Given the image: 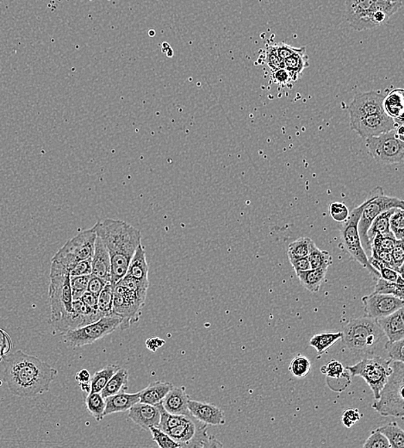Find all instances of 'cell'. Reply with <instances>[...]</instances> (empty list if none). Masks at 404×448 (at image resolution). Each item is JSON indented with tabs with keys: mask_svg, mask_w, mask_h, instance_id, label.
I'll list each match as a JSON object with an SVG mask.
<instances>
[{
	"mask_svg": "<svg viewBox=\"0 0 404 448\" xmlns=\"http://www.w3.org/2000/svg\"><path fill=\"white\" fill-rule=\"evenodd\" d=\"M57 374V370L47 363L22 351L5 359V382L10 392L20 398H34L49 392Z\"/></svg>",
	"mask_w": 404,
	"mask_h": 448,
	"instance_id": "obj_1",
	"label": "cell"
},
{
	"mask_svg": "<svg viewBox=\"0 0 404 448\" xmlns=\"http://www.w3.org/2000/svg\"><path fill=\"white\" fill-rule=\"evenodd\" d=\"M93 228L110 254L111 282L115 286L126 274L132 257L142 244V234L124 221L111 219L98 221Z\"/></svg>",
	"mask_w": 404,
	"mask_h": 448,
	"instance_id": "obj_2",
	"label": "cell"
},
{
	"mask_svg": "<svg viewBox=\"0 0 404 448\" xmlns=\"http://www.w3.org/2000/svg\"><path fill=\"white\" fill-rule=\"evenodd\" d=\"M52 326L63 320L73 309L69 269L63 264L52 260L49 290Z\"/></svg>",
	"mask_w": 404,
	"mask_h": 448,
	"instance_id": "obj_3",
	"label": "cell"
},
{
	"mask_svg": "<svg viewBox=\"0 0 404 448\" xmlns=\"http://www.w3.org/2000/svg\"><path fill=\"white\" fill-rule=\"evenodd\" d=\"M385 336L375 319L359 317L343 328L342 340L352 352L372 354Z\"/></svg>",
	"mask_w": 404,
	"mask_h": 448,
	"instance_id": "obj_4",
	"label": "cell"
},
{
	"mask_svg": "<svg viewBox=\"0 0 404 448\" xmlns=\"http://www.w3.org/2000/svg\"><path fill=\"white\" fill-rule=\"evenodd\" d=\"M392 372L380 392L379 399L372 403V409L383 416L399 417L404 415V364L392 362Z\"/></svg>",
	"mask_w": 404,
	"mask_h": 448,
	"instance_id": "obj_5",
	"label": "cell"
},
{
	"mask_svg": "<svg viewBox=\"0 0 404 448\" xmlns=\"http://www.w3.org/2000/svg\"><path fill=\"white\" fill-rule=\"evenodd\" d=\"M368 199V201L363 209L359 221L358 229L363 249L369 258L371 256L372 245L368 239V232L373 220L386 210L393 208L403 209L404 203L402 199L385 195L381 186H377L373 189Z\"/></svg>",
	"mask_w": 404,
	"mask_h": 448,
	"instance_id": "obj_6",
	"label": "cell"
},
{
	"mask_svg": "<svg viewBox=\"0 0 404 448\" xmlns=\"http://www.w3.org/2000/svg\"><path fill=\"white\" fill-rule=\"evenodd\" d=\"M368 199H366L361 205L356 207L349 214L348 220L342 223L341 229V237L342 247L348 251V253L357 260L363 267L371 273L374 280L380 278L378 271L375 270L369 263L368 256H366L364 249H363L361 236H359L358 225L359 221L361 219L363 209H364Z\"/></svg>",
	"mask_w": 404,
	"mask_h": 448,
	"instance_id": "obj_7",
	"label": "cell"
},
{
	"mask_svg": "<svg viewBox=\"0 0 404 448\" xmlns=\"http://www.w3.org/2000/svg\"><path fill=\"white\" fill-rule=\"evenodd\" d=\"M147 295L120 284L114 286L113 314L122 318V331L139 321Z\"/></svg>",
	"mask_w": 404,
	"mask_h": 448,
	"instance_id": "obj_8",
	"label": "cell"
},
{
	"mask_svg": "<svg viewBox=\"0 0 404 448\" xmlns=\"http://www.w3.org/2000/svg\"><path fill=\"white\" fill-rule=\"evenodd\" d=\"M121 324L122 318L118 315H106L90 324L64 333V340L72 347H84L112 334L115 329L120 328Z\"/></svg>",
	"mask_w": 404,
	"mask_h": 448,
	"instance_id": "obj_9",
	"label": "cell"
},
{
	"mask_svg": "<svg viewBox=\"0 0 404 448\" xmlns=\"http://www.w3.org/2000/svg\"><path fill=\"white\" fill-rule=\"evenodd\" d=\"M392 361L378 356L372 359H363L355 366H346V369L350 373L351 378L359 376L365 379L372 389L375 400H378L380 392L392 374Z\"/></svg>",
	"mask_w": 404,
	"mask_h": 448,
	"instance_id": "obj_10",
	"label": "cell"
},
{
	"mask_svg": "<svg viewBox=\"0 0 404 448\" xmlns=\"http://www.w3.org/2000/svg\"><path fill=\"white\" fill-rule=\"evenodd\" d=\"M96 238L97 234L93 228L84 230L67 240L65 245L53 257L52 260L63 264L69 269L70 266L78 261L91 259Z\"/></svg>",
	"mask_w": 404,
	"mask_h": 448,
	"instance_id": "obj_11",
	"label": "cell"
},
{
	"mask_svg": "<svg viewBox=\"0 0 404 448\" xmlns=\"http://www.w3.org/2000/svg\"><path fill=\"white\" fill-rule=\"evenodd\" d=\"M366 147L373 159L381 164L392 165L401 163L404 157V144L396 134L395 130L386 132L378 137L366 138Z\"/></svg>",
	"mask_w": 404,
	"mask_h": 448,
	"instance_id": "obj_12",
	"label": "cell"
},
{
	"mask_svg": "<svg viewBox=\"0 0 404 448\" xmlns=\"http://www.w3.org/2000/svg\"><path fill=\"white\" fill-rule=\"evenodd\" d=\"M383 98L385 95L375 91L356 94L348 107L351 126L362 118L383 111Z\"/></svg>",
	"mask_w": 404,
	"mask_h": 448,
	"instance_id": "obj_13",
	"label": "cell"
},
{
	"mask_svg": "<svg viewBox=\"0 0 404 448\" xmlns=\"http://www.w3.org/2000/svg\"><path fill=\"white\" fill-rule=\"evenodd\" d=\"M364 311L368 317L379 320L404 306L403 300L392 295L373 293L362 298Z\"/></svg>",
	"mask_w": 404,
	"mask_h": 448,
	"instance_id": "obj_14",
	"label": "cell"
},
{
	"mask_svg": "<svg viewBox=\"0 0 404 448\" xmlns=\"http://www.w3.org/2000/svg\"><path fill=\"white\" fill-rule=\"evenodd\" d=\"M395 126V120L389 117L385 111H381L362 118L352 125L351 128L359 137L366 139L386 133L394 130Z\"/></svg>",
	"mask_w": 404,
	"mask_h": 448,
	"instance_id": "obj_15",
	"label": "cell"
},
{
	"mask_svg": "<svg viewBox=\"0 0 404 448\" xmlns=\"http://www.w3.org/2000/svg\"><path fill=\"white\" fill-rule=\"evenodd\" d=\"M188 409L194 418L207 425L222 426L226 423L225 414L212 403L190 399Z\"/></svg>",
	"mask_w": 404,
	"mask_h": 448,
	"instance_id": "obj_16",
	"label": "cell"
},
{
	"mask_svg": "<svg viewBox=\"0 0 404 448\" xmlns=\"http://www.w3.org/2000/svg\"><path fill=\"white\" fill-rule=\"evenodd\" d=\"M128 418L142 429L149 430L150 427L159 425L158 407L139 402L128 410Z\"/></svg>",
	"mask_w": 404,
	"mask_h": 448,
	"instance_id": "obj_17",
	"label": "cell"
},
{
	"mask_svg": "<svg viewBox=\"0 0 404 448\" xmlns=\"http://www.w3.org/2000/svg\"><path fill=\"white\" fill-rule=\"evenodd\" d=\"M111 270L110 254L107 247L97 236L93 257H91V274L111 282Z\"/></svg>",
	"mask_w": 404,
	"mask_h": 448,
	"instance_id": "obj_18",
	"label": "cell"
},
{
	"mask_svg": "<svg viewBox=\"0 0 404 448\" xmlns=\"http://www.w3.org/2000/svg\"><path fill=\"white\" fill-rule=\"evenodd\" d=\"M190 396L185 386H172L163 399L162 405L166 412L175 415L192 416L189 412Z\"/></svg>",
	"mask_w": 404,
	"mask_h": 448,
	"instance_id": "obj_19",
	"label": "cell"
},
{
	"mask_svg": "<svg viewBox=\"0 0 404 448\" xmlns=\"http://www.w3.org/2000/svg\"><path fill=\"white\" fill-rule=\"evenodd\" d=\"M378 322L383 334L392 342L404 339V309L401 308Z\"/></svg>",
	"mask_w": 404,
	"mask_h": 448,
	"instance_id": "obj_20",
	"label": "cell"
},
{
	"mask_svg": "<svg viewBox=\"0 0 404 448\" xmlns=\"http://www.w3.org/2000/svg\"><path fill=\"white\" fill-rule=\"evenodd\" d=\"M127 276L133 278L142 286L149 287L148 280V265L146 258L145 247L140 244L137 251L132 257L130 265H128L126 274Z\"/></svg>",
	"mask_w": 404,
	"mask_h": 448,
	"instance_id": "obj_21",
	"label": "cell"
},
{
	"mask_svg": "<svg viewBox=\"0 0 404 448\" xmlns=\"http://www.w3.org/2000/svg\"><path fill=\"white\" fill-rule=\"evenodd\" d=\"M139 402H140V392L137 393L122 392L108 396L105 399L104 416L111 414L128 412L132 406Z\"/></svg>",
	"mask_w": 404,
	"mask_h": 448,
	"instance_id": "obj_22",
	"label": "cell"
},
{
	"mask_svg": "<svg viewBox=\"0 0 404 448\" xmlns=\"http://www.w3.org/2000/svg\"><path fill=\"white\" fill-rule=\"evenodd\" d=\"M376 0H346V18L352 28L357 30L371 12Z\"/></svg>",
	"mask_w": 404,
	"mask_h": 448,
	"instance_id": "obj_23",
	"label": "cell"
},
{
	"mask_svg": "<svg viewBox=\"0 0 404 448\" xmlns=\"http://www.w3.org/2000/svg\"><path fill=\"white\" fill-rule=\"evenodd\" d=\"M172 383L164 381L152 382L150 385L146 387L140 392V402L148 403V405H157L162 403L163 399L172 388Z\"/></svg>",
	"mask_w": 404,
	"mask_h": 448,
	"instance_id": "obj_24",
	"label": "cell"
},
{
	"mask_svg": "<svg viewBox=\"0 0 404 448\" xmlns=\"http://www.w3.org/2000/svg\"><path fill=\"white\" fill-rule=\"evenodd\" d=\"M383 111L389 117L395 120H403L404 112V91L403 89H394L385 96L383 101Z\"/></svg>",
	"mask_w": 404,
	"mask_h": 448,
	"instance_id": "obj_25",
	"label": "cell"
},
{
	"mask_svg": "<svg viewBox=\"0 0 404 448\" xmlns=\"http://www.w3.org/2000/svg\"><path fill=\"white\" fill-rule=\"evenodd\" d=\"M284 69H287L291 74L293 81L300 79V77L305 69L310 66L308 57L306 54L305 47H300L298 52L291 54L288 58L284 60Z\"/></svg>",
	"mask_w": 404,
	"mask_h": 448,
	"instance_id": "obj_26",
	"label": "cell"
},
{
	"mask_svg": "<svg viewBox=\"0 0 404 448\" xmlns=\"http://www.w3.org/2000/svg\"><path fill=\"white\" fill-rule=\"evenodd\" d=\"M128 388V372L124 368H120L109 380L106 385L102 390L101 395L104 399L117 394L122 392H126Z\"/></svg>",
	"mask_w": 404,
	"mask_h": 448,
	"instance_id": "obj_27",
	"label": "cell"
},
{
	"mask_svg": "<svg viewBox=\"0 0 404 448\" xmlns=\"http://www.w3.org/2000/svg\"><path fill=\"white\" fill-rule=\"evenodd\" d=\"M327 271L328 269H324V268L311 269L302 271V273L297 274V277L300 278V283L305 289L312 293H317L320 290L322 283L324 282Z\"/></svg>",
	"mask_w": 404,
	"mask_h": 448,
	"instance_id": "obj_28",
	"label": "cell"
},
{
	"mask_svg": "<svg viewBox=\"0 0 404 448\" xmlns=\"http://www.w3.org/2000/svg\"><path fill=\"white\" fill-rule=\"evenodd\" d=\"M341 331H324L314 335L311 339L310 345L317 350L319 355H322L336 342L341 340Z\"/></svg>",
	"mask_w": 404,
	"mask_h": 448,
	"instance_id": "obj_29",
	"label": "cell"
},
{
	"mask_svg": "<svg viewBox=\"0 0 404 448\" xmlns=\"http://www.w3.org/2000/svg\"><path fill=\"white\" fill-rule=\"evenodd\" d=\"M395 209L396 208H393L386 210V212L379 214V215L373 220V222L372 223L371 226H370L368 232V236L370 243H372V240L376 236L393 235L390 229V217L392 215Z\"/></svg>",
	"mask_w": 404,
	"mask_h": 448,
	"instance_id": "obj_30",
	"label": "cell"
},
{
	"mask_svg": "<svg viewBox=\"0 0 404 448\" xmlns=\"http://www.w3.org/2000/svg\"><path fill=\"white\" fill-rule=\"evenodd\" d=\"M307 258L310 261L311 269H320V268L328 269L333 264V258L328 251L319 249L312 240Z\"/></svg>",
	"mask_w": 404,
	"mask_h": 448,
	"instance_id": "obj_31",
	"label": "cell"
},
{
	"mask_svg": "<svg viewBox=\"0 0 404 448\" xmlns=\"http://www.w3.org/2000/svg\"><path fill=\"white\" fill-rule=\"evenodd\" d=\"M120 368V366L109 364L104 368L94 373L91 378V392H101L102 390L106 385L109 380L114 375V373Z\"/></svg>",
	"mask_w": 404,
	"mask_h": 448,
	"instance_id": "obj_32",
	"label": "cell"
},
{
	"mask_svg": "<svg viewBox=\"0 0 404 448\" xmlns=\"http://www.w3.org/2000/svg\"><path fill=\"white\" fill-rule=\"evenodd\" d=\"M85 405L90 415L93 416L97 422H101L104 417L105 399L100 392H91L84 399Z\"/></svg>",
	"mask_w": 404,
	"mask_h": 448,
	"instance_id": "obj_33",
	"label": "cell"
},
{
	"mask_svg": "<svg viewBox=\"0 0 404 448\" xmlns=\"http://www.w3.org/2000/svg\"><path fill=\"white\" fill-rule=\"evenodd\" d=\"M383 434L388 440L392 448L404 447V432L401 429L399 423L396 422L389 423L385 426L376 429Z\"/></svg>",
	"mask_w": 404,
	"mask_h": 448,
	"instance_id": "obj_34",
	"label": "cell"
},
{
	"mask_svg": "<svg viewBox=\"0 0 404 448\" xmlns=\"http://www.w3.org/2000/svg\"><path fill=\"white\" fill-rule=\"evenodd\" d=\"M113 298L114 284L109 282L98 295V311L103 317L113 314Z\"/></svg>",
	"mask_w": 404,
	"mask_h": 448,
	"instance_id": "obj_35",
	"label": "cell"
},
{
	"mask_svg": "<svg viewBox=\"0 0 404 448\" xmlns=\"http://www.w3.org/2000/svg\"><path fill=\"white\" fill-rule=\"evenodd\" d=\"M288 369L296 378H304L311 372V362L306 356L300 355L293 359Z\"/></svg>",
	"mask_w": 404,
	"mask_h": 448,
	"instance_id": "obj_36",
	"label": "cell"
},
{
	"mask_svg": "<svg viewBox=\"0 0 404 448\" xmlns=\"http://www.w3.org/2000/svg\"><path fill=\"white\" fill-rule=\"evenodd\" d=\"M403 284L390 282V281L379 278L377 280L374 293L392 295L394 297L403 300Z\"/></svg>",
	"mask_w": 404,
	"mask_h": 448,
	"instance_id": "obj_37",
	"label": "cell"
},
{
	"mask_svg": "<svg viewBox=\"0 0 404 448\" xmlns=\"http://www.w3.org/2000/svg\"><path fill=\"white\" fill-rule=\"evenodd\" d=\"M321 372L327 376L329 379H351L350 373L341 362L337 361L328 362L327 365L322 366Z\"/></svg>",
	"mask_w": 404,
	"mask_h": 448,
	"instance_id": "obj_38",
	"label": "cell"
},
{
	"mask_svg": "<svg viewBox=\"0 0 404 448\" xmlns=\"http://www.w3.org/2000/svg\"><path fill=\"white\" fill-rule=\"evenodd\" d=\"M311 240V239L308 238V237H301V238L289 244L287 249L289 259L307 257L308 251H310Z\"/></svg>",
	"mask_w": 404,
	"mask_h": 448,
	"instance_id": "obj_39",
	"label": "cell"
},
{
	"mask_svg": "<svg viewBox=\"0 0 404 448\" xmlns=\"http://www.w3.org/2000/svg\"><path fill=\"white\" fill-rule=\"evenodd\" d=\"M390 229L396 240H403L404 236V210L396 208L390 217Z\"/></svg>",
	"mask_w": 404,
	"mask_h": 448,
	"instance_id": "obj_40",
	"label": "cell"
},
{
	"mask_svg": "<svg viewBox=\"0 0 404 448\" xmlns=\"http://www.w3.org/2000/svg\"><path fill=\"white\" fill-rule=\"evenodd\" d=\"M153 440L161 448H179V445L173 440L168 434L159 429L158 427H152L150 429Z\"/></svg>",
	"mask_w": 404,
	"mask_h": 448,
	"instance_id": "obj_41",
	"label": "cell"
},
{
	"mask_svg": "<svg viewBox=\"0 0 404 448\" xmlns=\"http://www.w3.org/2000/svg\"><path fill=\"white\" fill-rule=\"evenodd\" d=\"M90 276L91 275L70 277L73 300H80L81 296L87 291L88 281H89Z\"/></svg>",
	"mask_w": 404,
	"mask_h": 448,
	"instance_id": "obj_42",
	"label": "cell"
},
{
	"mask_svg": "<svg viewBox=\"0 0 404 448\" xmlns=\"http://www.w3.org/2000/svg\"><path fill=\"white\" fill-rule=\"evenodd\" d=\"M396 239L393 235H379L376 236L372 240V249L385 250L392 252Z\"/></svg>",
	"mask_w": 404,
	"mask_h": 448,
	"instance_id": "obj_43",
	"label": "cell"
},
{
	"mask_svg": "<svg viewBox=\"0 0 404 448\" xmlns=\"http://www.w3.org/2000/svg\"><path fill=\"white\" fill-rule=\"evenodd\" d=\"M404 339L396 341H387L385 350L388 352L390 361L403 362Z\"/></svg>",
	"mask_w": 404,
	"mask_h": 448,
	"instance_id": "obj_44",
	"label": "cell"
},
{
	"mask_svg": "<svg viewBox=\"0 0 404 448\" xmlns=\"http://www.w3.org/2000/svg\"><path fill=\"white\" fill-rule=\"evenodd\" d=\"M364 448H392L387 438L378 430H373L371 436L363 445Z\"/></svg>",
	"mask_w": 404,
	"mask_h": 448,
	"instance_id": "obj_45",
	"label": "cell"
},
{
	"mask_svg": "<svg viewBox=\"0 0 404 448\" xmlns=\"http://www.w3.org/2000/svg\"><path fill=\"white\" fill-rule=\"evenodd\" d=\"M329 213L335 222L344 223L349 216V210L344 203L333 202L329 206Z\"/></svg>",
	"mask_w": 404,
	"mask_h": 448,
	"instance_id": "obj_46",
	"label": "cell"
},
{
	"mask_svg": "<svg viewBox=\"0 0 404 448\" xmlns=\"http://www.w3.org/2000/svg\"><path fill=\"white\" fill-rule=\"evenodd\" d=\"M266 62L268 67L273 71L284 69V60L278 56L276 45L267 47Z\"/></svg>",
	"mask_w": 404,
	"mask_h": 448,
	"instance_id": "obj_47",
	"label": "cell"
},
{
	"mask_svg": "<svg viewBox=\"0 0 404 448\" xmlns=\"http://www.w3.org/2000/svg\"><path fill=\"white\" fill-rule=\"evenodd\" d=\"M70 277L86 276L91 274V259L78 261L69 267Z\"/></svg>",
	"mask_w": 404,
	"mask_h": 448,
	"instance_id": "obj_48",
	"label": "cell"
},
{
	"mask_svg": "<svg viewBox=\"0 0 404 448\" xmlns=\"http://www.w3.org/2000/svg\"><path fill=\"white\" fill-rule=\"evenodd\" d=\"M390 254H392L394 265L399 269L400 273L403 274L404 260L403 240H396Z\"/></svg>",
	"mask_w": 404,
	"mask_h": 448,
	"instance_id": "obj_49",
	"label": "cell"
},
{
	"mask_svg": "<svg viewBox=\"0 0 404 448\" xmlns=\"http://www.w3.org/2000/svg\"><path fill=\"white\" fill-rule=\"evenodd\" d=\"M362 415L358 409H348L342 414L341 422L343 425L350 429L355 424L361 421Z\"/></svg>",
	"mask_w": 404,
	"mask_h": 448,
	"instance_id": "obj_50",
	"label": "cell"
},
{
	"mask_svg": "<svg viewBox=\"0 0 404 448\" xmlns=\"http://www.w3.org/2000/svg\"><path fill=\"white\" fill-rule=\"evenodd\" d=\"M379 273L380 274V278H383V280L390 281V282H395L399 284H403V274H401L399 271L392 269V268L383 266L380 268Z\"/></svg>",
	"mask_w": 404,
	"mask_h": 448,
	"instance_id": "obj_51",
	"label": "cell"
},
{
	"mask_svg": "<svg viewBox=\"0 0 404 448\" xmlns=\"http://www.w3.org/2000/svg\"><path fill=\"white\" fill-rule=\"evenodd\" d=\"M107 283H109V281L91 274L89 281H88L87 291H90V293L98 296Z\"/></svg>",
	"mask_w": 404,
	"mask_h": 448,
	"instance_id": "obj_52",
	"label": "cell"
},
{
	"mask_svg": "<svg viewBox=\"0 0 404 448\" xmlns=\"http://www.w3.org/2000/svg\"><path fill=\"white\" fill-rule=\"evenodd\" d=\"M273 79L275 84L282 85V86H287L289 83L294 82L291 74L285 69L274 70Z\"/></svg>",
	"mask_w": 404,
	"mask_h": 448,
	"instance_id": "obj_53",
	"label": "cell"
},
{
	"mask_svg": "<svg viewBox=\"0 0 404 448\" xmlns=\"http://www.w3.org/2000/svg\"><path fill=\"white\" fill-rule=\"evenodd\" d=\"M289 260H290L296 275L302 273V271H306L311 269V263L307 257L293 258V259H289Z\"/></svg>",
	"mask_w": 404,
	"mask_h": 448,
	"instance_id": "obj_54",
	"label": "cell"
},
{
	"mask_svg": "<svg viewBox=\"0 0 404 448\" xmlns=\"http://www.w3.org/2000/svg\"><path fill=\"white\" fill-rule=\"evenodd\" d=\"M275 45H276L278 56H280V58L283 60L288 58V57L291 56V54L298 52L300 49V47H294L288 45V44L284 43L275 44Z\"/></svg>",
	"mask_w": 404,
	"mask_h": 448,
	"instance_id": "obj_55",
	"label": "cell"
},
{
	"mask_svg": "<svg viewBox=\"0 0 404 448\" xmlns=\"http://www.w3.org/2000/svg\"><path fill=\"white\" fill-rule=\"evenodd\" d=\"M165 344L166 341L163 339L157 337V336H152V337L148 338L145 342L146 347H147L148 350L154 352L157 351L159 348L163 347Z\"/></svg>",
	"mask_w": 404,
	"mask_h": 448,
	"instance_id": "obj_56",
	"label": "cell"
},
{
	"mask_svg": "<svg viewBox=\"0 0 404 448\" xmlns=\"http://www.w3.org/2000/svg\"><path fill=\"white\" fill-rule=\"evenodd\" d=\"M80 300L86 304L87 306L93 309V310H98V295L91 293L90 291H86V293L81 296Z\"/></svg>",
	"mask_w": 404,
	"mask_h": 448,
	"instance_id": "obj_57",
	"label": "cell"
},
{
	"mask_svg": "<svg viewBox=\"0 0 404 448\" xmlns=\"http://www.w3.org/2000/svg\"><path fill=\"white\" fill-rule=\"evenodd\" d=\"M91 373L87 369L80 370L76 375V380L80 385V383H87L91 382Z\"/></svg>",
	"mask_w": 404,
	"mask_h": 448,
	"instance_id": "obj_58",
	"label": "cell"
},
{
	"mask_svg": "<svg viewBox=\"0 0 404 448\" xmlns=\"http://www.w3.org/2000/svg\"><path fill=\"white\" fill-rule=\"evenodd\" d=\"M79 385L80 387V389L82 390V392L84 393H87V395L91 393V382L87 383H80V385Z\"/></svg>",
	"mask_w": 404,
	"mask_h": 448,
	"instance_id": "obj_59",
	"label": "cell"
}]
</instances>
